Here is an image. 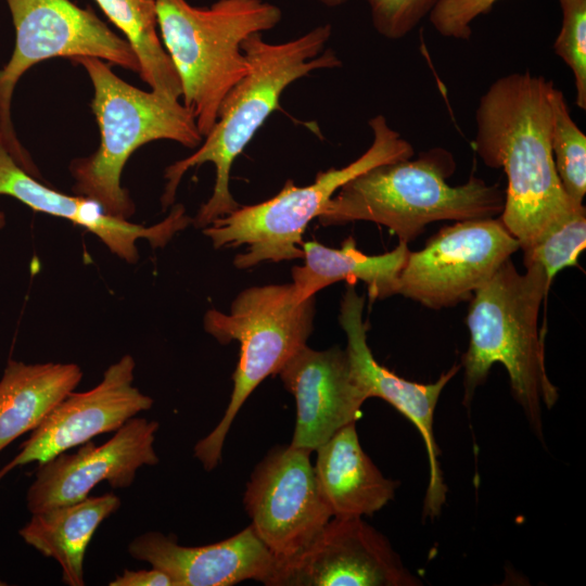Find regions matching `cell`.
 Wrapping results in <instances>:
<instances>
[{
    "label": "cell",
    "instance_id": "obj_13",
    "mask_svg": "<svg viewBox=\"0 0 586 586\" xmlns=\"http://www.w3.org/2000/svg\"><path fill=\"white\" fill-rule=\"evenodd\" d=\"M135 368L133 357L126 354L104 371L93 388L69 393L0 469V481L17 467L43 463L99 434L117 431L151 409L153 399L133 385Z\"/></svg>",
    "mask_w": 586,
    "mask_h": 586
},
{
    "label": "cell",
    "instance_id": "obj_3",
    "mask_svg": "<svg viewBox=\"0 0 586 586\" xmlns=\"http://www.w3.org/2000/svg\"><path fill=\"white\" fill-rule=\"evenodd\" d=\"M549 286L542 267L526 266L520 273L510 258L505 260L470 300V341L460 362L466 405L492 366L501 364L514 399L539 435L542 406L552 408L559 397L546 370L545 330L538 327L539 308Z\"/></svg>",
    "mask_w": 586,
    "mask_h": 586
},
{
    "label": "cell",
    "instance_id": "obj_21",
    "mask_svg": "<svg viewBox=\"0 0 586 586\" xmlns=\"http://www.w3.org/2000/svg\"><path fill=\"white\" fill-rule=\"evenodd\" d=\"M76 364L9 359L0 378V451L33 432L81 381Z\"/></svg>",
    "mask_w": 586,
    "mask_h": 586
},
{
    "label": "cell",
    "instance_id": "obj_18",
    "mask_svg": "<svg viewBox=\"0 0 586 586\" xmlns=\"http://www.w3.org/2000/svg\"><path fill=\"white\" fill-rule=\"evenodd\" d=\"M23 167L7 149L0 136V195L11 196L35 212L67 219L93 233L120 259L135 264L137 241L145 239L153 247L165 246L173 235L166 219L150 227L109 215L94 200L68 195L53 189Z\"/></svg>",
    "mask_w": 586,
    "mask_h": 586
},
{
    "label": "cell",
    "instance_id": "obj_20",
    "mask_svg": "<svg viewBox=\"0 0 586 586\" xmlns=\"http://www.w3.org/2000/svg\"><path fill=\"white\" fill-rule=\"evenodd\" d=\"M302 249L305 263L292 269V284L300 300L315 296L341 280L365 282L370 301L397 294L398 278L410 252L408 243L399 242L391 252L367 255L357 249L352 237L340 249L316 241L303 242Z\"/></svg>",
    "mask_w": 586,
    "mask_h": 586
},
{
    "label": "cell",
    "instance_id": "obj_31",
    "mask_svg": "<svg viewBox=\"0 0 586 586\" xmlns=\"http://www.w3.org/2000/svg\"><path fill=\"white\" fill-rule=\"evenodd\" d=\"M5 215L2 211H0V230L5 226Z\"/></svg>",
    "mask_w": 586,
    "mask_h": 586
},
{
    "label": "cell",
    "instance_id": "obj_22",
    "mask_svg": "<svg viewBox=\"0 0 586 586\" xmlns=\"http://www.w3.org/2000/svg\"><path fill=\"white\" fill-rule=\"evenodd\" d=\"M120 499L113 493L88 496L74 504L31 513L18 531L23 540L62 569V581L84 586L86 549L100 524L116 512Z\"/></svg>",
    "mask_w": 586,
    "mask_h": 586
},
{
    "label": "cell",
    "instance_id": "obj_10",
    "mask_svg": "<svg viewBox=\"0 0 586 586\" xmlns=\"http://www.w3.org/2000/svg\"><path fill=\"white\" fill-rule=\"evenodd\" d=\"M519 249L500 218L456 221L430 238L422 250L409 252L397 294L431 309L470 301Z\"/></svg>",
    "mask_w": 586,
    "mask_h": 586
},
{
    "label": "cell",
    "instance_id": "obj_6",
    "mask_svg": "<svg viewBox=\"0 0 586 586\" xmlns=\"http://www.w3.org/2000/svg\"><path fill=\"white\" fill-rule=\"evenodd\" d=\"M163 46L181 85L184 107L203 136L214 127L221 102L249 69L242 42L276 27L282 12L264 0H155Z\"/></svg>",
    "mask_w": 586,
    "mask_h": 586
},
{
    "label": "cell",
    "instance_id": "obj_28",
    "mask_svg": "<svg viewBox=\"0 0 586 586\" xmlns=\"http://www.w3.org/2000/svg\"><path fill=\"white\" fill-rule=\"evenodd\" d=\"M498 0H438L429 14L435 30L447 38L468 40L472 22L488 13Z\"/></svg>",
    "mask_w": 586,
    "mask_h": 586
},
{
    "label": "cell",
    "instance_id": "obj_11",
    "mask_svg": "<svg viewBox=\"0 0 586 586\" xmlns=\"http://www.w3.org/2000/svg\"><path fill=\"white\" fill-rule=\"evenodd\" d=\"M310 451L278 446L256 466L244 493L252 527L277 561L303 550L333 518Z\"/></svg>",
    "mask_w": 586,
    "mask_h": 586
},
{
    "label": "cell",
    "instance_id": "obj_7",
    "mask_svg": "<svg viewBox=\"0 0 586 586\" xmlns=\"http://www.w3.org/2000/svg\"><path fill=\"white\" fill-rule=\"evenodd\" d=\"M315 296L300 300L292 283L251 286L240 292L228 314L209 309L204 330L220 344L240 343L233 388L216 428L194 446L206 471L215 469L234 418L255 387L281 368L307 343L313 331Z\"/></svg>",
    "mask_w": 586,
    "mask_h": 586
},
{
    "label": "cell",
    "instance_id": "obj_29",
    "mask_svg": "<svg viewBox=\"0 0 586 586\" xmlns=\"http://www.w3.org/2000/svg\"><path fill=\"white\" fill-rule=\"evenodd\" d=\"M110 586H173V582L165 572L152 566L151 570L125 569Z\"/></svg>",
    "mask_w": 586,
    "mask_h": 586
},
{
    "label": "cell",
    "instance_id": "obj_15",
    "mask_svg": "<svg viewBox=\"0 0 586 586\" xmlns=\"http://www.w3.org/2000/svg\"><path fill=\"white\" fill-rule=\"evenodd\" d=\"M364 307V296L357 293L354 283H348L341 301L339 322L346 335L345 349L352 372L367 398L379 397L387 402L419 431L426 449L430 472L423 512L425 517L435 518L445 502L447 488L438 463L434 412L444 387L461 365H454L429 384L398 377L374 359L367 343Z\"/></svg>",
    "mask_w": 586,
    "mask_h": 586
},
{
    "label": "cell",
    "instance_id": "obj_27",
    "mask_svg": "<svg viewBox=\"0 0 586 586\" xmlns=\"http://www.w3.org/2000/svg\"><path fill=\"white\" fill-rule=\"evenodd\" d=\"M371 22L381 36L397 40L408 35L438 0H365Z\"/></svg>",
    "mask_w": 586,
    "mask_h": 586
},
{
    "label": "cell",
    "instance_id": "obj_5",
    "mask_svg": "<svg viewBox=\"0 0 586 586\" xmlns=\"http://www.w3.org/2000/svg\"><path fill=\"white\" fill-rule=\"evenodd\" d=\"M72 62L80 65L91 80V110L100 130L98 149L69 165L73 191L97 201L109 215L129 219L136 206L120 178L130 155L155 140L194 149L203 136L179 100L126 82L101 59L79 56Z\"/></svg>",
    "mask_w": 586,
    "mask_h": 586
},
{
    "label": "cell",
    "instance_id": "obj_26",
    "mask_svg": "<svg viewBox=\"0 0 586 586\" xmlns=\"http://www.w3.org/2000/svg\"><path fill=\"white\" fill-rule=\"evenodd\" d=\"M562 23L555 40V53L574 76L576 104L586 110V0H559Z\"/></svg>",
    "mask_w": 586,
    "mask_h": 586
},
{
    "label": "cell",
    "instance_id": "obj_16",
    "mask_svg": "<svg viewBox=\"0 0 586 586\" xmlns=\"http://www.w3.org/2000/svg\"><path fill=\"white\" fill-rule=\"evenodd\" d=\"M296 402L290 443L315 451L343 426L357 422L368 399L357 383L346 349L302 347L278 372Z\"/></svg>",
    "mask_w": 586,
    "mask_h": 586
},
{
    "label": "cell",
    "instance_id": "obj_23",
    "mask_svg": "<svg viewBox=\"0 0 586 586\" xmlns=\"http://www.w3.org/2000/svg\"><path fill=\"white\" fill-rule=\"evenodd\" d=\"M137 55L140 77L152 91L179 100L181 85L158 35L155 0H94Z\"/></svg>",
    "mask_w": 586,
    "mask_h": 586
},
{
    "label": "cell",
    "instance_id": "obj_14",
    "mask_svg": "<svg viewBox=\"0 0 586 586\" xmlns=\"http://www.w3.org/2000/svg\"><path fill=\"white\" fill-rule=\"evenodd\" d=\"M158 422L133 417L100 446L92 441L73 454L62 453L40 463L26 493L30 513L85 499L99 483L129 487L143 466H154Z\"/></svg>",
    "mask_w": 586,
    "mask_h": 586
},
{
    "label": "cell",
    "instance_id": "obj_24",
    "mask_svg": "<svg viewBox=\"0 0 586 586\" xmlns=\"http://www.w3.org/2000/svg\"><path fill=\"white\" fill-rule=\"evenodd\" d=\"M551 152L566 195L583 204L586 193V136L571 117L565 98L558 88L553 95Z\"/></svg>",
    "mask_w": 586,
    "mask_h": 586
},
{
    "label": "cell",
    "instance_id": "obj_2",
    "mask_svg": "<svg viewBox=\"0 0 586 586\" xmlns=\"http://www.w3.org/2000/svg\"><path fill=\"white\" fill-rule=\"evenodd\" d=\"M331 35L332 27L327 23L281 43L265 41L263 34H253L243 40L247 73L221 102L218 118L198 150L165 169L163 211L173 204L183 175L204 163L214 165L215 184L192 224L205 228L241 206L229 188L235 158L279 107L280 97L291 84L311 72L342 65L335 51L326 48Z\"/></svg>",
    "mask_w": 586,
    "mask_h": 586
},
{
    "label": "cell",
    "instance_id": "obj_32",
    "mask_svg": "<svg viewBox=\"0 0 586 586\" xmlns=\"http://www.w3.org/2000/svg\"><path fill=\"white\" fill-rule=\"evenodd\" d=\"M5 585H7L5 582L0 581V586H5Z\"/></svg>",
    "mask_w": 586,
    "mask_h": 586
},
{
    "label": "cell",
    "instance_id": "obj_8",
    "mask_svg": "<svg viewBox=\"0 0 586 586\" xmlns=\"http://www.w3.org/2000/svg\"><path fill=\"white\" fill-rule=\"evenodd\" d=\"M372 142L358 158L342 168L317 174L313 183L298 187L289 179L273 198L215 220L204 228L215 249L246 245L233 264L246 269L263 262L303 258V234L328 201L347 181L380 164L411 158L413 148L383 115L369 119Z\"/></svg>",
    "mask_w": 586,
    "mask_h": 586
},
{
    "label": "cell",
    "instance_id": "obj_25",
    "mask_svg": "<svg viewBox=\"0 0 586 586\" xmlns=\"http://www.w3.org/2000/svg\"><path fill=\"white\" fill-rule=\"evenodd\" d=\"M586 246V209L579 205L549 226L537 241L523 252L524 265H537L550 285L562 269L577 266Z\"/></svg>",
    "mask_w": 586,
    "mask_h": 586
},
{
    "label": "cell",
    "instance_id": "obj_30",
    "mask_svg": "<svg viewBox=\"0 0 586 586\" xmlns=\"http://www.w3.org/2000/svg\"><path fill=\"white\" fill-rule=\"evenodd\" d=\"M328 8H336L345 4L348 0H314Z\"/></svg>",
    "mask_w": 586,
    "mask_h": 586
},
{
    "label": "cell",
    "instance_id": "obj_17",
    "mask_svg": "<svg viewBox=\"0 0 586 586\" xmlns=\"http://www.w3.org/2000/svg\"><path fill=\"white\" fill-rule=\"evenodd\" d=\"M129 555L165 572L173 586H231L253 579L267 585L276 558L252 525L211 545L188 547L175 535L146 532L131 540Z\"/></svg>",
    "mask_w": 586,
    "mask_h": 586
},
{
    "label": "cell",
    "instance_id": "obj_9",
    "mask_svg": "<svg viewBox=\"0 0 586 586\" xmlns=\"http://www.w3.org/2000/svg\"><path fill=\"white\" fill-rule=\"evenodd\" d=\"M15 28V46L0 69V136L13 157L26 169L37 167L20 142L11 103L20 78L37 63L52 58L93 56L140 73L136 53L90 8L71 0H5Z\"/></svg>",
    "mask_w": 586,
    "mask_h": 586
},
{
    "label": "cell",
    "instance_id": "obj_19",
    "mask_svg": "<svg viewBox=\"0 0 586 586\" xmlns=\"http://www.w3.org/2000/svg\"><path fill=\"white\" fill-rule=\"evenodd\" d=\"M315 451V475L333 518L372 515L393 499L398 482L385 477L364 451L356 422Z\"/></svg>",
    "mask_w": 586,
    "mask_h": 586
},
{
    "label": "cell",
    "instance_id": "obj_1",
    "mask_svg": "<svg viewBox=\"0 0 586 586\" xmlns=\"http://www.w3.org/2000/svg\"><path fill=\"white\" fill-rule=\"evenodd\" d=\"M556 86L528 72L495 80L475 111L473 149L485 165L502 168L508 187L500 220L524 252L575 207L557 175L552 152Z\"/></svg>",
    "mask_w": 586,
    "mask_h": 586
},
{
    "label": "cell",
    "instance_id": "obj_12",
    "mask_svg": "<svg viewBox=\"0 0 586 586\" xmlns=\"http://www.w3.org/2000/svg\"><path fill=\"white\" fill-rule=\"evenodd\" d=\"M386 537L362 518H332L298 553L276 561L267 586H416Z\"/></svg>",
    "mask_w": 586,
    "mask_h": 586
},
{
    "label": "cell",
    "instance_id": "obj_4",
    "mask_svg": "<svg viewBox=\"0 0 586 586\" xmlns=\"http://www.w3.org/2000/svg\"><path fill=\"white\" fill-rule=\"evenodd\" d=\"M456 162L443 148L416 160L377 165L344 183L317 219L321 226L371 221L387 227L399 242L409 243L434 221L494 218L502 213L505 192L471 176L450 186Z\"/></svg>",
    "mask_w": 586,
    "mask_h": 586
}]
</instances>
